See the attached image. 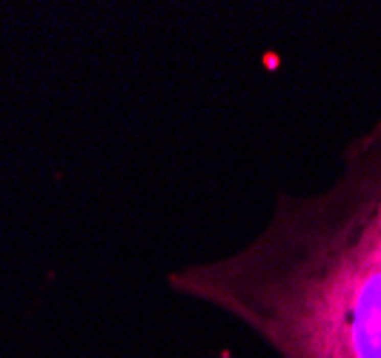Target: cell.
Segmentation results:
<instances>
[{"instance_id":"1","label":"cell","mask_w":381,"mask_h":358,"mask_svg":"<svg viewBox=\"0 0 381 358\" xmlns=\"http://www.w3.org/2000/svg\"><path fill=\"white\" fill-rule=\"evenodd\" d=\"M172 284L278 358H381V117L344 144L324 186L278 195L252 244Z\"/></svg>"}]
</instances>
